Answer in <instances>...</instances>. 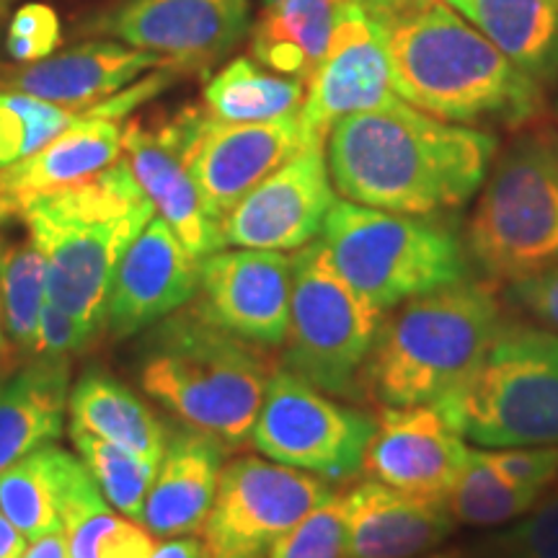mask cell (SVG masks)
Wrapping results in <instances>:
<instances>
[{"instance_id":"cell-1","label":"cell","mask_w":558,"mask_h":558,"mask_svg":"<svg viewBox=\"0 0 558 558\" xmlns=\"http://www.w3.org/2000/svg\"><path fill=\"white\" fill-rule=\"evenodd\" d=\"M497 150L494 132L437 120L401 99L344 117L326 137L341 199L422 218H448L476 199Z\"/></svg>"},{"instance_id":"cell-2","label":"cell","mask_w":558,"mask_h":558,"mask_svg":"<svg viewBox=\"0 0 558 558\" xmlns=\"http://www.w3.org/2000/svg\"><path fill=\"white\" fill-rule=\"evenodd\" d=\"M401 101L476 130H514L548 111L530 81L445 0H362Z\"/></svg>"},{"instance_id":"cell-3","label":"cell","mask_w":558,"mask_h":558,"mask_svg":"<svg viewBox=\"0 0 558 558\" xmlns=\"http://www.w3.org/2000/svg\"><path fill=\"white\" fill-rule=\"evenodd\" d=\"M505 318L492 279H465L407 300L383 316L357 396L380 409L439 401L469 378Z\"/></svg>"},{"instance_id":"cell-4","label":"cell","mask_w":558,"mask_h":558,"mask_svg":"<svg viewBox=\"0 0 558 558\" xmlns=\"http://www.w3.org/2000/svg\"><path fill=\"white\" fill-rule=\"evenodd\" d=\"M153 213L124 158L29 202L21 218L47 262V298L104 331L117 264Z\"/></svg>"},{"instance_id":"cell-5","label":"cell","mask_w":558,"mask_h":558,"mask_svg":"<svg viewBox=\"0 0 558 558\" xmlns=\"http://www.w3.org/2000/svg\"><path fill=\"white\" fill-rule=\"evenodd\" d=\"M275 367L264 347L218 329L190 308L158 320L140 383L186 427L230 450L251 442Z\"/></svg>"},{"instance_id":"cell-6","label":"cell","mask_w":558,"mask_h":558,"mask_svg":"<svg viewBox=\"0 0 558 558\" xmlns=\"http://www.w3.org/2000/svg\"><path fill=\"white\" fill-rule=\"evenodd\" d=\"M463 241L492 282L558 269V111H543L499 143Z\"/></svg>"},{"instance_id":"cell-7","label":"cell","mask_w":558,"mask_h":558,"mask_svg":"<svg viewBox=\"0 0 558 558\" xmlns=\"http://www.w3.org/2000/svg\"><path fill=\"white\" fill-rule=\"evenodd\" d=\"M318 243L349 288L383 313L411 298L473 279L463 235L445 218L388 213L337 199Z\"/></svg>"},{"instance_id":"cell-8","label":"cell","mask_w":558,"mask_h":558,"mask_svg":"<svg viewBox=\"0 0 558 558\" xmlns=\"http://www.w3.org/2000/svg\"><path fill=\"white\" fill-rule=\"evenodd\" d=\"M435 407L478 448L558 445V333L505 318L469 378Z\"/></svg>"},{"instance_id":"cell-9","label":"cell","mask_w":558,"mask_h":558,"mask_svg":"<svg viewBox=\"0 0 558 558\" xmlns=\"http://www.w3.org/2000/svg\"><path fill=\"white\" fill-rule=\"evenodd\" d=\"M386 313L331 267L318 239L292 256L290 326L282 367L324 393L357 396V380Z\"/></svg>"},{"instance_id":"cell-10","label":"cell","mask_w":558,"mask_h":558,"mask_svg":"<svg viewBox=\"0 0 558 558\" xmlns=\"http://www.w3.org/2000/svg\"><path fill=\"white\" fill-rule=\"evenodd\" d=\"M375 416L333 401L288 367H275L251 445L264 458L324 481H349L362 471Z\"/></svg>"},{"instance_id":"cell-11","label":"cell","mask_w":558,"mask_h":558,"mask_svg":"<svg viewBox=\"0 0 558 558\" xmlns=\"http://www.w3.org/2000/svg\"><path fill=\"white\" fill-rule=\"evenodd\" d=\"M331 494L333 488L308 471L239 456L222 465L199 541L207 558H267L275 543Z\"/></svg>"},{"instance_id":"cell-12","label":"cell","mask_w":558,"mask_h":558,"mask_svg":"<svg viewBox=\"0 0 558 558\" xmlns=\"http://www.w3.org/2000/svg\"><path fill=\"white\" fill-rule=\"evenodd\" d=\"M160 122L181 150L207 213L218 222L259 181L308 148L300 111L271 122L230 124L215 120L207 109L184 107Z\"/></svg>"},{"instance_id":"cell-13","label":"cell","mask_w":558,"mask_h":558,"mask_svg":"<svg viewBox=\"0 0 558 558\" xmlns=\"http://www.w3.org/2000/svg\"><path fill=\"white\" fill-rule=\"evenodd\" d=\"M83 29L205 75L251 34V0H117Z\"/></svg>"},{"instance_id":"cell-14","label":"cell","mask_w":558,"mask_h":558,"mask_svg":"<svg viewBox=\"0 0 558 558\" xmlns=\"http://www.w3.org/2000/svg\"><path fill=\"white\" fill-rule=\"evenodd\" d=\"M337 190L326 145H308L271 171L220 220L222 248L298 251L318 239Z\"/></svg>"},{"instance_id":"cell-15","label":"cell","mask_w":558,"mask_h":558,"mask_svg":"<svg viewBox=\"0 0 558 558\" xmlns=\"http://www.w3.org/2000/svg\"><path fill=\"white\" fill-rule=\"evenodd\" d=\"M292 256L284 251L220 248L199 262L192 308L218 329L256 347H282L290 326Z\"/></svg>"},{"instance_id":"cell-16","label":"cell","mask_w":558,"mask_h":558,"mask_svg":"<svg viewBox=\"0 0 558 558\" xmlns=\"http://www.w3.org/2000/svg\"><path fill=\"white\" fill-rule=\"evenodd\" d=\"M469 458L471 448L435 403L383 407L362 471L414 497L448 501Z\"/></svg>"},{"instance_id":"cell-17","label":"cell","mask_w":558,"mask_h":558,"mask_svg":"<svg viewBox=\"0 0 558 558\" xmlns=\"http://www.w3.org/2000/svg\"><path fill=\"white\" fill-rule=\"evenodd\" d=\"M396 99L380 34L362 0H352L333 34L329 58L313 73L300 107L308 145H326L331 128L344 117L380 109Z\"/></svg>"},{"instance_id":"cell-18","label":"cell","mask_w":558,"mask_h":558,"mask_svg":"<svg viewBox=\"0 0 558 558\" xmlns=\"http://www.w3.org/2000/svg\"><path fill=\"white\" fill-rule=\"evenodd\" d=\"M199 288V259L181 246L163 218H153L130 243L111 279L107 326L132 337L192 303Z\"/></svg>"},{"instance_id":"cell-19","label":"cell","mask_w":558,"mask_h":558,"mask_svg":"<svg viewBox=\"0 0 558 558\" xmlns=\"http://www.w3.org/2000/svg\"><path fill=\"white\" fill-rule=\"evenodd\" d=\"M153 68H166L163 58L120 41H83L24 68L0 70V90H19L58 107L86 111L132 86L137 75Z\"/></svg>"},{"instance_id":"cell-20","label":"cell","mask_w":558,"mask_h":558,"mask_svg":"<svg viewBox=\"0 0 558 558\" xmlns=\"http://www.w3.org/2000/svg\"><path fill=\"white\" fill-rule=\"evenodd\" d=\"M122 158L128 160L143 192L148 194L158 218L169 222L181 246L190 251L194 259L202 262L222 248L220 222L207 213L205 199L163 122H124Z\"/></svg>"},{"instance_id":"cell-21","label":"cell","mask_w":558,"mask_h":558,"mask_svg":"<svg viewBox=\"0 0 558 558\" xmlns=\"http://www.w3.org/2000/svg\"><path fill=\"white\" fill-rule=\"evenodd\" d=\"M347 546L352 558H416L450 538L458 522L445 501L414 497L380 481L344 492Z\"/></svg>"},{"instance_id":"cell-22","label":"cell","mask_w":558,"mask_h":558,"mask_svg":"<svg viewBox=\"0 0 558 558\" xmlns=\"http://www.w3.org/2000/svg\"><path fill=\"white\" fill-rule=\"evenodd\" d=\"M122 156V122L86 109V117L45 148L0 169V218L24 213L29 202L94 177Z\"/></svg>"},{"instance_id":"cell-23","label":"cell","mask_w":558,"mask_h":558,"mask_svg":"<svg viewBox=\"0 0 558 558\" xmlns=\"http://www.w3.org/2000/svg\"><path fill=\"white\" fill-rule=\"evenodd\" d=\"M226 450V445L194 427L166 442L143 512L150 535L177 538L199 533L218 492Z\"/></svg>"},{"instance_id":"cell-24","label":"cell","mask_w":558,"mask_h":558,"mask_svg":"<svg viewBox=\"0 0 558 558\" xmlns=\"http://www.w3.org/2000/svg\"><path fill=\"white\" fill-rule=\"evenodd\" d=\"M68 396V357H34L0 375V471L60 437Z\"/></svg>"},{"instance_id":"cell-25","label":"cell","mask_w":558,"mask_h":558,"mask_svg":"<svg viewBox=\"0 0 558 558\" xmlns=\"http://www.w3.org/2000/svg\"><path fill=\"white\" fill-rule=\"evenodd\" d=\"M352 0H275L251 26V54L259 65L308 83L329 58L333 34Z\"/></svg>"},{"instance_id":"cell-26","label":"cell","mask_w":558,"mask_h":558,"mask_svg":"<svg viewBox=\"0 0 558 558\" xmlns=\"http://www.w3.org/2000/svg\"><path fill=\"white\" fill-rule=\"evenodd\" d=\"M514 68L546 90L558 88V0H445Z\"/></svg>"},{"instance_id":"cell-27","label":"cell","mask_w":558,"mask_h":558,"mask_svg":"<svg viewBox=\"0 0 558 558\" xmlns=\"http://www.w3.org/2000/svg\"><path fill=\"white\" fill-rule=\"evenodd\" d=\"M86 465L54 445H41L0 471V512L26 541L62 530V505Z\"/></svg>"},{"instance_id":"cell-28","label":"cell","mask_w":558,"mask_h":558,"mask_svg":"<svg viewBox=\"0 0 558 558\" xmlns=\"http://www.w3.org/2000/svg\"><path fill=\"white\" fill-rule=\"evenodd\" d=\"M70 429H83L109 439L137 458L158 465L166 450V432L158 416L122 383L101 373H88L68 396Z\"/></svg>"},{"instance_id":"cell-29","label":"cell","mask_w":558,"mask_h":558,"mask_svg":"<svg viewBox=\"0 0 558 558\" xmlns=\"http://www.w3.org/2000/svg\"><path fill=\"white\" fill-rule=\"evenodd\" d=\"M0 300L11 352L29 354L47 298V262L21 215L0 218Z\"/></svg>"},{"instance_id":"cell-30","label":"cell","mask_w":558,"mask_h":558,"mask_svg":"<svg viewBox=\"0 0 558 558\" xmlns=\"http://www.w3.org/2000/svg\"><path fill=\"white\" fill-rule=\"evenodd\" d=\"M305 83L279 75L254 58H235L205 86V109L230 124L271 122L303 107Z\"/></svg>"},{"instance_id":"cell-31","label":"cell","mask_w":558,"mask_h":558,"mask_svg":"<svg viewBox=\"0 0 558 558\" xmlns=\"http://www.w3.org/2000/svg\"><path fill=\"white\" fill-rule=\"evenodd\" d=\"M546 494L507 478L486 448L471 450L469 463L452 486L448 505L458 525L494 527L514 522L533 509Z\"/></svg>"},{"instance_id":"cell-32","label":"cell","mask_w":558,"mask_h":558,"mask_svg":"<svg viewBox=\"0 0 558 558\" xmlns=\"http://www.w3.org/2000/svg\"><path fill=\"white\" fill-rule=\"evenodd\" d=\"M70 439L109 507L143 525L145 499H148L158 465L90 432L70 429Z\"/></svg>"},{"instance_id":"cell-33","label":"cell","mask_w":558,"mask_h":558,"mask_svg":"<svg viewBox=\"0 0 558 558\" xmlns=\"http://www.w3.org/2000/svg\"><path fill=\"white\" fill-rule=\"evenodd\" d=\"M86 111H73L19 90H0V169L19 163L62 135Z\"/></svg>"},{"instance_id":"cell-34","label":"cell","mask_w":558,"mask_h":558,"mask_svg":"<svg viewBox=\"0 0 558 558\" xmlns=\"http://www.w3.org/2000/svg\"><path fill=\"white\" fill-rule=\"evenodd\" d=\"M267 558H352L347 546L344 492H333L324 505L305 514L275 543Z\"/></svg>"},{"instance_id":"cell-35","label":"cell","mask_w":558,"mask_h":558,"mask_svg":"<svg viewBox=\"0 0 558 558\" xmlns=\"http://www.w3.org/2000/svg\"><path fill=\"white\" fill-rule=\"evenodd\" d=\"M494 558H558V486L525 518L492 541Z\"/></svg>"},{"instance_id":"cell-36","label":"cell","mask_w":558,"mask_h":558,"mask_svg":"<svg viewBox=\"0 0 558 558\" xmlns=\"http://www.w3.org/2000/svg\"><path fill=\"white\" fill-rule=\"evenodd\" d=\"M60 19L45 3H26L13 13L5 32V52L16 62H39L50 58L60 45Z\"/></svg>"},{"instance_id":"cell-37","label":"cell","mask_w":558,"mask_h":558,"mask_svg":"<svg viewBox=\"0 0 558 558\" xmlns=\"http://www.w3.org/2000/svg\"><path fill=\"white\" fill-rule=\"evenodd\" d=\"M99 333L101 329L90 326L88 320L73 316L62 305L47 300L39 316L32 357H70V354L86 349Z\"/></svg>"},{"instance_id":"cell-38","label":"cell","mask_w":558,"mask_h":558,"mask_svg":"<svg viewBox=\"0 0 558 558\" xmlns=\"http://www.w3.org/2000/svg\"><path fill=\"white\" fill-rule=\"evenodd\" d=\"M501 295L530 320L558 333V269L505 282Z\"/></svg>"},{"instance_id":"cell-39","label":"cell","mask_w":558,"mask_h":558,"mask_svg":"<svg viewBox=\"0 0 558 558\" xmlns=\"http://www.w3.org/2000/svg\"><path fill=\"white\" fill-rule=\"evenodd\" d=\"M150 558H207V554L197 535H177L156 543Z\"/></svg>"},{"instance_id":"cell-40","label":"cell","mask_w":558,"mask_h":558,"mask_svg":"<svg viewBox=\"0 0 558 558\" xmlns=\"http://www.w3.org/2000/svg\"><path fill=\"white\" fill-rule=\"evenodd\" d=\"M24 558H70L65 530H54L37 541H29Z\"/></svg>"},{"instance_id":"cell-41","label":"cell","mask_w":558,"mask_h":558,"mask_svg":"<svg viewBox=\"0 0 558 558\" xmlns=\"http://www.w3.org/2000/svg\"><path fill=\"white\" fill-rule=\"evenodd\" d=\"M29 541L13 522L0 512V558H24Z\"/></svg>"},{"instance_id":"cell-42","label":"cell","mask_w":558,"mask_h":558,"mask_svg":"<svg viewBox=\"0 0 558 558\" xmlns=\"http://www.w3.org/2000/svg\"><path fill=\"white\" fill-rule=\"evenodd\" d=\"M11 344L9 337H5V320H3V300H0V369H11Z\"/></svg>"},{"instance_id":"cell-43","label":"cell","mask_w":558,"mask_h":558,"mask_svg":"<svg viewBox=\"0 0 558 558\" xmlns=\"http://www.w3.org/2000/svg\"><path fill=\"white\" fill-rule=\"evenodd\" d=\"M416 558H481L469 548H448V550H429V554L416 556Z\"/></svg>"},{"instance_id":"cell-44","label":"cell","mask_w":558,"mask_h":558,"mask_svg":"<svg viewBox=\"0 0 558 558\" xmlns=\"http://www.w3.org/2000/svg\"><path fill=\"white\" fill-rule=\"evenodd\" d=\"M269 3H275V0H262V5H269Z\"/></svg>"},{"instance_id":"cell-45","label":"cell","mask_w":558,"mask_h":558,"mask_svg":"<svg viewBox=\"0 0 558 558\" xmlns=\"http://www.w3.org/2000/svg\"><path fill=\"white\" fill-rule=\"evenodd\" d=\"M5 3H9V0H0V5H5Z\"/></svg>"},{"instance_id":"cell-46","label":"cell","mask_w":558,"mask_h":558,"mask_svg":"<svg viewBox=\"0 0 558 558\" xmlns=\"http://www.w3.org/2000/svg\"><path fill=\"white\" fill-rule=\"evenodd\" d=\"M556 111H558V101H556Z\"/></svg>"}]
</instances>
